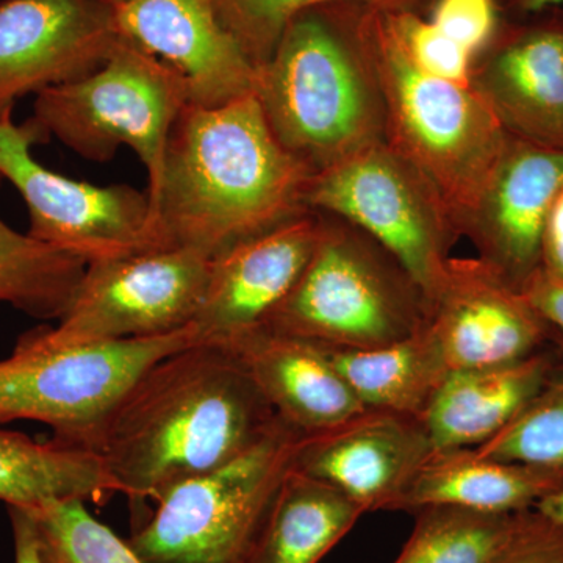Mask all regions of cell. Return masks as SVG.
I'll list each match as a JSON object with an SVG mask.
<instances>
[{"label":"cell","mask_w":563,"mask_h":563,"mask_svg":"<svg viewBox=\"0 0 563 563\" xmlns=\"http://www.w3.org/2000/svg\"><path fill=\"white\" fill-rule=\"evenodd\" d=\"M313 172L276 139L257 96L225 106L188 103L169 135L152 224L163 247L217 257L312 211Z\"/></svg>","instance_id":"cell-1"},{"label":"cell","mask_w":563,"mask_h":563,"mask_svg":"<svg viewBox=\"0 0 563 563\" xmlns=\"http://www.w3.org/2000/svg\"><path fill=\"white\" fill-rule=\"evenodd\" d=\"M277 420L224 344H192L141 374L98 446L118 492L155 503L181 481L244 453Z\"/></svg>","instance_id":"cell-2"},{"label":"cell","mask_w":563,"mask_h":563,"mask_svg":"<svg viewBox=\"0 0 563 563\" xmlns=\"http://www.w3.org/2000/svg\"><path fill=\"white\" fill-rule=\"evenodd\" d=\"M347 9L302 11L258 68L255 96L269 128L313 174L385 141L383 98Z\"/></svg>","instance_id":"cell-3"},{"label":"cell","mask_w":563,"mask_h":563,"mask_svg":"<svg viewBox=\"0 0 563 563\" xmlns=\"http://www.w3.org/2000/svg\"><path fill=\"white\" fill-rule=\"evenodd\" d=\"M352 22L383 98L385 143L431 181L462 235L509 135L473 87L437 79L413 65L387 11L357 5Z\"/></svg>","instance_id":"cell-4"},{"label":"cell","mask_w":563,"mask_h":563,"mask_svg":"<svg viewBox=\"0 0 563 563\" xmlns=\"http://www.w3.org/2000/svg\"><path fill=\"white\" fill-rule=\"evenodd\" d=\"M322 214L312 257L263 328L328 350H372L426 324L424 292L401 263L350 222Z\"/></svg>","instance_id":"cell-5"},{"label":"cell","mask_w":563,"mask_h":563,"mask_svg":"<svg viewBox=\"0 0 563 563\" xmlns=\"http://www.w3.org/2000/svg\"><path fill=\"white\" fill-rule=\"evenodd\" d=\"M302 437L277 417L244 453L163 493L129 543L147 563L242 562Z\"/></svg>","instance_id":"cell-6"},{"label":"cell","mask_w":563,"mask_h":563,"mask_svg":"<svg viewBox=\"0 0 563 563\" xmlns=\"http://www.w3.org/2000/svg\"><path fill=\"white\" fill-rule=\"evenodd\" d=\"M188 103L187 84L176 69L122 38L90 76L38 92L32 120L87 161L110 162L122 144L131 147L146 168L151 196Z\"/></svg>","instance_id":"cell-7"},{"label":"cell","mask_w":563,"mask_h":563,"mask_svg":"<svg viewBox=\"0 0 563 563\" xmlns=\"http://www.w3.org/2000/svg\"><path fill=\"white\" fill-rule=\"evenodd\" d=\"M195 325L168 335L41 350L18 342L0 361V424L44 422L55 439L98 451L118 404L141 374L192 344Z\"/></svg>","instance_id":"cell-8"},{"label":"cell","mask_w":563,"mask_h":563,"mask_svg":"<svg viewBox=\"0 0 563 563\" xmlns=\"http://www.w3.org/2000/svg\"><path fill=\"white\" fill-rule=\"evenodd\" d=\"M307 206L372 236L412 276L426 301L462 239L442 195L385 141L314 173Z\"/></svg>","instance_id":"cell-9"},{"label":"cell","mask_w":563,"mask_h":563,"mask_svg":"<svg viewBox=\"0 0 563 563\" xmlns=\"http://www.w3.org/2000/svg\"><path fill=\"white\" fill-rule=\"evenodd\" d=\"M211 258L187 247L90 263L57 328L20 339L41 350L168 335L192 325Z\"/></svg>","instance_id":"cell-10"},{"label":"cell","mask_w":563,"mask_h":563,"mask_svg":"<svg viewBox=\"0 0 563 563\" xmlns=\"http://www.w3.org/2000/svg\"><path fill=\"white\" fill-rule=\"evenodd\" d=\"M49 140L32 118L18 125L13 109L0 111V176L27 203L29 235L87 265L166 250L152 224L147 195L129 185L98 187L44 168L32 147Z\"/></svg>","instance_id":"cell-11"},{"label":"cell","mask_w":563,"mask_h":563,"mask_svg":"<svg viewBox=\"0 0 563 563\" xmlns=\"http://www.w3.org/2000/svg\"><path fill=\"white\" fill-rule=\"evenodd\" d=\"M122 41L110 0L0 3V111L18 99L84 79Z\"/></svg>","instance_id":"cell-12"},{"label":"cell","mask_w":563,"mask_h":563,"mask_svg":"<svg viewBox=\"0 0 563 563\" xmlns=\"http://www.w3.org/2000/svg\"><path fill=\"white\" fill-rule=\"evenodd\" d=\"M426 329L450 372L506 365L558 343L523 292L476 257L450 258L426 301Z\"/></svg>","instance_id":"cell-13"},{"label":"cell","mask_w":563,"mask_h":563,"mask_svg":"<svg viewBox=\"0 0 563 563\" xmlns=\"http://www.w3.org/2000/svg\"><path fill=\"white\" fill-rule=\"evenodd\" d=\"M562 188L563 151L509 135L463 221L462 236L476 247V258L515 290H523L542 266L544 228Z\"/></svg>","instance_id":"cell-14"},{"label":"cell","mask_w":563,"mask_h":563,"mask_svg":"<svg viewBox=\"0 0 563 563\" xmlns=\"http://www.w3.org/2000/svg\"><path fill=\"white\" fill-rule=\"evenodd\" d=\"M432 453L421 420L366 409L328 431L303 435L292 470L335 488L365 514L393 512Z\"/></svg>","instance_id":"cell-15"},{"label":"cell","mask_w":563,"mask_h":563,"mask_svg":"<svg viewBox=\"0 0 563 563\" xmlns=\"http://www.w3.org/2000/svg\"><path fill=\"white\" fill-rule=\"evenodd\" d=\"M117 18L122 38L180 74L192 106L213 109L255 95L258 69L211 0H128Z\"/></svg>","instance_id":"cell-16"},{"label":"cell","mask_w":563,"mask_h":563,"mask_svg":"<svg viewBox=\"0 0 563 563\" xmlns=\"http://www.w3.org/2000/svg\"><path fill=\"white\" fill-rule=\"evenodd\" d=\"M321 231L322 214L312 210L211 258L192 321L202 342H225L265 324L301 277Z\"/></svg>","instance_id":"cell-17"},{"label":"cell","mask_w":563,"mask_h":563,"mask_svg":"<svg viewBox=\"0 0 563 563\" xmlns=\"http://www.w3.org/2000/svg\"><path fill=\"white\" fill-rule=\"evenodd\" d=\"M485 51L474 62L472 87L504 131L563 151V20L514 29Z\"/></svg>","instance_id":"cell-18"},{"label":"cell","mask_w":563,"mask_h":563,"mask_svg":"<svg viewBox=\"0 0 563 563\" xmlns=\"http://www.w3.org/2000/svg\"><path fill=\"white\" fill-rule=\"evenodd\" d=\"M220 344L242 362L274 413L303 435L366 410L318 344L263 325Z\"/></svg>","instance_id":"cell-19"},{"label":"cell","mask_w":563,"mask_h":563,"mask_svg":"<svg viewBox=\"0 0 563 563\" xmlns=\"http://www.w3.org/2000/svg\"><path fill=\"white\" fill-rule=\"evenodd\" d=\"M562 363L558 342L521 361L448 374L421 418L433 453L483 446L523 412Z\"/></svg>","instance_id":"cell-20"},{"label":"cell","mask_w":563,"mask_h":563,"mask_svg":"<svg viewBox=\"0 0 563 563\" xmlns=\"http://www.w3.org/2000/svg\"><path fill=\"white\" fill-rule=\"evenodd\" d=\"M563 484V466L499 461L474 450L432 453L393 512L451 506L485 514L532 510Z\"/></svg>","instance_id":"cell-21"},{"label":"cell","mask_w":563,"mask_h":563,"mask_svg":"<svg viewBox=\"0 0 563 563\" xmlns=\"http://www.w3.org/2000/svg\"><path fill=\"white\" fill-rule=\"evenodd\" d=\"M363 515L335 488L291 470L240 563H320Z\"/></svg>","instance_id":"cell-22"},{"label":"cell","mask_w":563,"mask_h":563,"mask_svg":"<svg viewBox=\"0 0 563 563\" xmlns=\"http://www.w3.org/2000/svg\"><path fill=\"white\" fill-rule=\"evenodd\" d=\"M118 493L102 455L54 439L0 429V501L33 507L65 499L103 501Z\"/></svg>","instance_id":"cell-23"},{"label":"cell","mask_w":563,"mask_h":563,"mask_svg":"<svg viewBox=\"0 0 563 563\" xmlns=\"http://www.w3.org/2000/svg\"><path fill=\"white\" fill-rule=\"evenodd\" d=\"M321 350L365 409L418 420L451 373L426 324L409 339L372 350Z\"/></svg>","instance_id":"cell-24"},{"label":"cell","mask_w":563,"mask_h":563,"mask_svg":"<svg viewBox=\"0 0 563 563\" xmlns=\"http://www.w3.org/2000/svg\"><path fill=\"white\" fill-rule=\"evenodd\" d=\"M3 177L0 176V185ZM87 262L13 231L0 220V302L41 320H60L84 279Z\"/></svg>","instance_id":"cell-25"},{"label":"cell","mask_w":563,"mask_h":563,"mask_svg":"<svg viewBox=\"0 0 563 563\" xmlns=\"http://www.w3.org/2000/svg\"><path fill=\"white\" fill-rule=\"evenodd\" d=\"M528 512L424 507L413 514V531L391 563H495L523 528Z\"/></svg>","instance_id":"cell-26"},{"label":"cell","mask_w":563,"mask_h":563,"mask_svg":"<svg viewBox=\"0 0 563 563\" xmlns=\"http://www.w3.org/2000/svg\"><path fill=\"white\" fill-rule=\"evenodd\" d=\"M25 510L41 563H147L129 540L92 517L87 501L65 499Z\"/></svg>","instance_id":"cell-27"},{"label":"cell","mask_w":563,"mask_h":563,"mask_svg":"<svg viewBox=\"0 0 563 563\" xmlns=\"http://www.w3.org/2000/svg\"><path fill=\"white\" fill-rule=\"evenodd\" d=\"M418 0H211L221 24L261 68L272 58L282 33L302 11L322 5H363L385 11L413 10Z\"/></svg>","instance_id":"cell-28"},{"label":"cell","mask_w":563,"mask_h":563,"mask_svg":"<svg viewBox=\"0 0 563 563\" xmlns=\"http://www.w3.org/2000/svg\"><path fill=\"white\" fill-rule=\"evenodd\" d=\"M474 451L499 461L563 466V363L523 412Z\"/></svg>","instance_id":"cell-29"},{"label":"cell","mask_w":563,"mask_h":563,"mask_svg":"<svg viewBox=\"0 0 563 563\" xmlns=\"http://www.w3.org/2000/svg\"><path fill=\"white\" fill-rule=\"evenodd\" d=\"M387 14L399 43L418 69L437 79L472 87L476 57L465 47L413 10L387 11Z\"/></svg>","instance_id":"cell-30"},{"label":"cell","mask_w":563,"mask_h":563,"mask_svg":"<svg viewBox=\"0 0 563 563\" xmlns=\"http://www.w3.org/2000/svg\"><path fill=\"white\" fill-rule=\"evenodd\" d=\"M431 21L477 58L496 36V0H437Z\"/></svg>","instance_id":"cell-31"},{"label":"cell","mask_w":563,"mask_h":563,"mask_svg":"<svg viewBox=\"0 0 563 563\" xmlns=\"http://www.w3.org/2000/svg\"><path fill=\"white\" fill-rule=\"evenodd\" d=\"M495 563H563V526L529 510L523 528Z\"/></svg>","instance_id":"cell-32"},{"label":"cell","mask_w":563,"mask_h":563,"mask_svg":"<svg viewBox=\"0 0 563 563\" xmlns=\"http://www.w3.org/2000/svg\"><path fill=\"white\" fill-rule=\"evenodd\" d=\"M521 292L533 310L553 329L555 339L563 347V277L540 266Z\"/></svg>","instance_id":"cell-33"},{"label":"cell","mask_w":563,"mask_h":563,"mask_svg":"<svg viewBox=\"0 0 563 563\" xmlns=\"http://www.w3.org/2000/svg\"><path fill=\"white\" fill-rule=\"evenodd\" d=\"M542 268L563 277V188L551 207L544 228Z\"/></svg>","instance_id":"cell-34"},{"label":"cell","mask_w":563,"mask_h":563,"mask_svg":"<svg viewBox=\"0 0 563 563\" xmlns=\"http://www.w3.org/2000/svg\"><path fill=\"white\" fill-rule=\"evenodd\" d=\"M9 514L13 528L14 563H41L27 510L10 506Z\"/></svg>","instance_id":"cell-35"},{"label":"cell","mask_w":563,"mask_h":563,"mask_svg":"<svg viewBox=\"0 0 563 563\" xmlns=\"http://www.w3.org/2000/svg\"><path fill=\"white\" fill-rule=\"evenodd\" d=\"M533 510L542 515L547 520L563 526V484L561 487L555 488L554 492H551L550 495L544 496L542 501H539L533 507Z\"/></svg>","instance_id":"cell-36"},{"label":"cell","mask_w":563,"mask_h":563,"mask_svg":"<svg viewBox=\"0 0 563 563\" xmlns=\"http://www.w3.org/2000/svg\"><path fill=\"white\" fill-rule=\"evenodd\" d=\"M551 9H563V0H528L523 7L525 11H531V13Z\"/></svg>","instance_id":"cell-37"},{"label":"cell","mask_w":563,"mask_h":563,"mask_svg":"<svg viewBox=\"0 0 563 563\" xmlns=\"http://www.w3.org/2000/svg\"><path fill=\"white\" fill-rule=\"evenodd\" d=\"M515 2H517L518 7H520V9L523 10V7L526 5V2H528V0H515Z\"/></svg>","instance_id":"cell-38"},{"label":"cell","mask_w":563,"mask_h":563,"mask_svg":"<svg viewBox=\"0 0 563 563\" xmlns=\"http://www.w3.org/2000/svg\"><path fill=\"white\" fill-rule=\"evenodd\" d=\"M111 3H114V5H120V3L128 2V0H110Z\"/></svg>","instance_id":"cell-39"}]
</instances>
